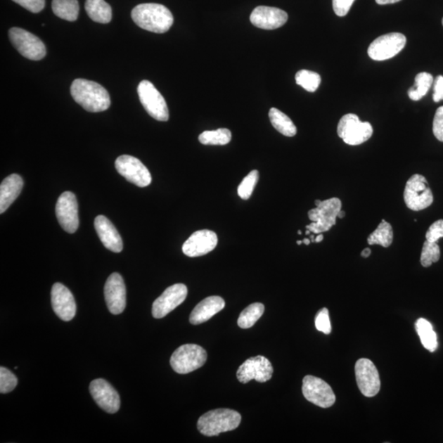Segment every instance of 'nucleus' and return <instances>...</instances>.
I'll return each instance as SVG.
<instances>
[{"label":"nucleus","instance_id":"obj_31","mask_svg":"<svg viewBox=\"0 0 443 443\" xmlns=\"http://www.w3.org/2000/svg\"><path fill=\"white\" fill-rule=\"evenodd\" d=\"M433 82V77L430 73L420 72L416 77V85L408 91V96L411 100L418 101L426 96Z\"/></svg>","mask_w":443,"mask_h":443},{"label":"nucleus","instance_id":"obj_20","mask_svg":"<svg viewBox=\"0 0 443 443\" xmlns=\"http://www.w3.org/2000/svg\"><path fill=\"white\" fill-rule=\"evenodd\" d=\"M218 244V236L213 231L200 230L192 234L182 245V251L188 257H199L214 250Z\"/></svg>","mask_w":443,"mask_h":443},{"label":"nucleus","instance_id":"obj_1","mask_svg":"<svg viewBox=\"0 0 443 443\" xmlns=\"http://www.w3.org/2000/svg\"><path fill=\"white\" fill-rule=\"evenodd\" d=\"M71 95L74 101L88 112H103L110 107V94L106 89L86 79H76L72 82Z\"/></svg>","mask_w":443,"mask_h":443},{"label":"nucleus","instance_id":"obj_3","mask_svg":"<svg viewBox=\"0 0 443 443\" xmlns=\"http://www.w3.org/2000/svg\"><path fill=\"white\" fill-rule=\"evenodd\" d=\"M240 421L241 416L238 411L217 409L204 413L197 422V428L205 436H218L222 432L236 430Z\"/></svg>","mask_w":443,"mask_h":443},{"label":"nucleus","instance_id":"obj_7","mask_svg":"<svg viewBox=\"0 0 443 443\" xmlns=\"http://www.w3.org/2000/svg\"><path fill=\"white\" fill-rule=\"evenodd\" d=\"M404 200L408 208L413 211L425 210L432 204V192L425 176L420 174L411 176L404 191Z\"/></svg>","mask_w":443,"mask_h":443},{"label":"nucleus","instance_id":"obj_6","mask_svg":"<svg viewBox=\"0 0 443 443\" xmlns=\"http://www.w3.org/2000/svg\"><path fill=\"white\" fill-rule=\"evenodd\" d=\"M373 127L368 122H361L357 115L348 113L339 121L338 134L349 146H359L373 135Z\"/></svg>","mask_w":443,"mask_h":443},{"label":"nucleus","instance_id":"obj_41","mask_svg":"<svg viewBox=\"0 0 443 443\" xmlns=\"http://www.w3.org/2000/svg\"><path fill=\"white\" fill-rule=\"evenodd\" d=\"M354 0H333L334 13L338 17H344L349 13Z\"/></svg>","mask_w":443,"mask_h":443},{"label":"nucleus","instance_id":"obj_51","mask_svg":"<svg viewBox=\"0 0 443 443\" xmlns=\"http://www.w3.org/2000/svg\"><path fill=\"white\" fill-rule=\"evenodd\" d=\"M297 233H298V234H299V235H300V234H302V231H300V230L297 231Z\"/></svg>","mask_w":443,"mask_h":443},{"label":"nucleus","instance_id":"obj_23","mask_svg":"<svg viewBox=\"0 0 443 443\" xmlns=\"http://www.w3.org/2000/svg\"><path fill=\"white\" fill-rule=\"evenodd\" d=\"M225 307L224 300L218 295H213L202 300L192 310L190 315V323L197 325L208 321L216 314Z\"/></svg>","mask_w":443,"mask_h":443},{"label":"nucleus","instance_id":"obj_9","mask_svg":"<svg viewBox=\"0 0 443 443\" xmlns=\"http://www.w3.org/2000/svg\"><path fill=\"white\" fill-rule=\"evenodd\" d=\"M138 96L143 107L155 120L166 122L169 120V108L165 98L149 81H142L137 88Z\"/></svg>","mask_w":443,"mask_h":443},{"label":"nucleus","instance_id":"obj_42","mask_svg":"<svg viewBox=\"0 0 443 443\" xmlns=\"http://www.w3.org/2000/svg\"><path fill=\"white\" fill-rule=\"evenodd\" d=\"M433 101L440 102L443 101V77L438 76L436 78L435 86H433Z\"/></svg>","mask_w":443,"mask_h":443},{"label":"nucleus","instance_id":"obj_12","mask_svg":"<svg viewBox=\"0 0 443 443\" xmlns=\"http://www.w3.org/2000/svg\"><path fill=\"white\" fill-rule=\"evenodd\" d=\"M118 174L139 187H146L151 184L152 177L149 170L141 161L131 155H121L115 161Z\"/></svg>","mask_w":443,"mask_h":443},{"label":"nucleus","instance_id":"obj_2","mask_svg":"<svg viewBox=\"0 0 443 443\" xmlns=\"http://www.w3.org/2000/svg\"><path fill=\"white\" fill-rule=\"evenodd\" d=\"M133 21L146 31L165 33L174 24V16L170 10L159 4H142L131 11Z\"/></svg>","mask_w":443,"mask_h":443},{"label":"nucleus","instance_id":"obj_30","mask_svg":"<svg viewBox=\"0 0 443 443\" xmlns=\"http://www.w3.org/2000/svg\"><path fill=\"white\" fill-rule=\"evenodd\" d=\"M264 312V305L261 303H254L246 307L240 313L238 320L240 328H250L262 316Z\"/></svg>","mask_w":443,"mask_h":443},{"label":"nucleus","instance_id":"obj_35","mask_svg":"<svg viewBox=\"0 0 443 443\" xmlns=\"http://www.w3.org/2000/svg\"><path fill=\"white\" fill-rule=\"evenodd\" d=\"M259 174L257 170H253L245 177L238 186V192L241 199L246 200L253 193L256 184L259 181Z\"/></svg>","mask_w":443,"mask_h":443},{"label":"nucleus","instance_id":"obj_39","mask_svg":"<svg viewBox=\"0 0 443 443\" xmlns=\"http://www.w3.org/2000/svg\"><path fill=\"white\" fill-rule=\"evenodd\" d=\"M432 131L437 139L443 142V106L438 108L435 113Z\"/></svg>","mask_w":443,"mask_h":443},{"label":"nucleus","instance_id":"obj_52","mask_svg":"<svg viewBox=\"0 0 443 443\" xmlns=\"http://www.w3.org/2000/svg\"><path fill=\"white\" fill-rule=\"evenodd\" d=\"M442 25H443V18H442Z\"/></svg>","mask_w":443,"mask_h":443},{"label":"nucleus","instance_id":"obj_45","mask_svg":"<svg viewBox=\"0 0 443 443\" xmlns=\"http://www.w3.org/2000/svg\"><path fill=\"white\" fill-rule=\"evenodd\" d=\"M323 240V235L322 233H319V235L317 236V238H315V241L314 243H321V241Z\"/></svg>","mask_w":443,"mask_h":443},{"label":"nucleus","instance_id":"obj_49","mask_svg":"<svg viewBox=\"0 0 443 443\" xmlns=\"http://www.w3.org/2000/svg\"><path fill=\"white\" fill-rule=\"evenodd\" d=\"M297 245H302L303 243V240H297Z\"/></svg>","mask_w":443,"mask_h":443},{"label":"nucleus","instance_id":"obj_17","mask_svg":"<svg viewBox=\"0 0 443 443\" xmlns=\"http://www.w3.org/2000/svg\"><path fill=\"white\" fill-rule=\"evenodd\" d=\"M90 392L97 405L110 413H115L120 408V397L110 383L98 378L90 384Z\"/></svg>","mask_w":443,"mask_h":443},{"label":"nucleus","instance_id":"obj_19","mask_svg":"<svg viewBox=\"0 0 443 443\" xmlns=\"http://www.w3.org/2000/svg\"><path fill=\"white\" fill-rule=\"evenodd\" d=\"M51 304L54 313L63 321H70L75 317L77 304L73 295L62 283H54L51 290Z\"/></svg>","mask_w":443,"mask_h":443},{"label":"nucleus","instance_id":"obj_47","mask_svg":"<svg viewBox=\"0 0 443 443\" xmlns=\"http://www.w3.org/2000/svg\"><path fill=\"white\" fill-rule=\"evenodd\" d=\"M310 243H312V241H310V240H309V239H307V238H304V239L303 240V243H304V244H305V245H309V244H310Z\"/></svg>","mask_w":443,"mask_h":443},{"label":"nucleus","instance_id":"obj_25","mask_svg":"<svg viewBox=\"0 0 443 443\" xmlns=\"http://www.w3.org/2000/svg\"><path fill=\"white\" fill-rule=\"evenodd\" d=\"M88 16L94 22L106 24L112 19V8L105 0H86L85 4Z\"/></svg>","mask_w":443,"mask_h":443},{"label":"nucleus","instance_id":"obj_27","mask_svg":"<svg viewBox=\"0 0 443 443\" xmlns=\"http://www.w3.org/2000/svg\"><path fill=\"white\" fill-rule=\"evenodd\" d=\"M416 331L423 347L435 352L438 347L437 334L433 330L432 324L425 319H418L416 323Z\"/></svg>","mask_w":443,"mask_h":443},{"label":"nucleus","instance_id":"obj_26","mask_svg":"<svg viewBox=\"0 0 443 443\" xmlns=\"http://www.w3.org/2000/svg\"><path fill=\"white\" fill-rule=\"evenodd\" d=\"M269 117L271 124L281 134L288 137H293L297 134V127L295 126L292 120L282 111L278 110V108H271Z\"/></svg>","mask_w":443,"mask_h":443},{"label":"nucleus","instance_id":"obj_34","mask_svg":"<svg viewBox=\"0 0 443 443\" xmlns=\"http://www.w3.org/2000/svg\"><path fill=\"white\" fill-rule=\"evenodd\" d=\"M440 255L439 245L437 243H430V241L426 240L423 245L420 257L421 264L423 267H430L432 263H436L439 260Z\"/></svg>","mask_w":443,"mask_h":443},{"label":"nucleus","instance_id":"obj_10","mask_svg":"<svg viewBox=\"0 0 443 443\" xmlns=\"http://www.w3.org/2000/svg\"><path fill=\"white\" fill-rule=\"evenodd\" d=\"M406 44V38L402 33H389L379 37L368 49V56L375 61L387 60L400 53Z\"/></svg>","mask_w":443,"mask_h":443},{"label":"nucleus","instance_id":"obj_36","mask_svg":"<svg viewBox=\"0 0 443 443\" xmlns=\"http://www.w3.org/2000/svg\"><path fill=\"white\" fill-rule=\"evenodd\" d=\"M17 385V377L8 368H0V392L5 394L12 392Z\"/></svg>","mask_w":443,"mask_h":443},{"label":"nucleus","instance_id":"obj_33","mask_svg":"<svg viewBox=\"0 0 443 443\" xmlns=\"http://www.w3.org/2000/svg\"><path fill=\"white\" fill-rule=\"evenodd\" d=\"M295 82H297V85L303 87L305 91L314 92L317 91L320 83H321V77L317 72L300 70L295 75Z\"/></svg>","mask_w":443,"mask_h":443},{"label":"nucleus","instance_id":"obj_11","mask_svg":"<svg viewBox=\"0 0 443 443\" xmlns=\"http://www.w3.org/2000/svg\"><path fill=\"white\" fill-rule=\"evenodd\" d=\"M302 392L308 402L321 408L331 407L336 402L332 387L317 377L307 375L304 378Z\"/></svg>","mask_w":443,"mask_h":443},{"label":"nucleus","instance_id":"obj_48","mask_svg":"<svg viewBox=\"0 0 443 443\" xmlns=\"http://www.w3.org/2000/svg\"><path fill=\"white\" fill-rule=\"evenodd\" d=\"M310 239H312V243H314L315 239H314V235H310Z\"/></svg>","mask_w":443,"mask_h":443},{"label":"nucleus","instance_id":"obj_13","mask_svg":"<svg viewBox=\"0 0 443 443\" xmlns=\"http://www.w3.org/2000/svg\"><path fill=\"white\" fill-rule=\"evenodd\" d=\"M274 368L269 359L263 356L251 357L241 364L236 377L243 383H248L251 380L265 383L272 378Z\"/></svg>","mask_w":443,"mask_h":443},{"label":"nucleus","instance_id":"obj_46","mask_svg":"<svg viewBox=\"0 0 443 443\" xmlns=\"http://www.w3.org/2000/svg\"><path fill=\"white\" fill-rule=\"evenodd\" d=\"M345 215H346V213H345V212L341 210H340V212H339V213L338 214V218L343 219Z\"/></svg>","mask_w":443,"mask_h":443},{"label":"nucleus","instance_id":"obj_50","mask_svg":"<svg viewBox=\"0 0 443 443\" xmlns=\"http://www.w3.org/2000/svg\"><path fill=\"white\" fill-rule=\"evenodd\" d=\"M310 233H312V231H310L309 230L307 229V233H305V234L309 235Z\"/></svg>","mask_w":443,"mask_h":443},{"label":"nucleus","instance_id":"obj_15","mask_svg":"<svg viewBox=\"0 0 443 443\" xmlns=\"http://www.w3.org/2000/svg\"><path fill=\"white\" fill-rule=\"evenodd\" d=\"M188 293L186 285L177 283L167 288L153 303L152 314L155 319H162L184 302Z\"/></svg>","mask_w":443,"mask_h":443},{"label":"nucleus","instance_id":"obj_16","mask_svg":"<svg viewBox=\"0 0 443 443\" xmlns=\"http://www.w3.org/2000/svg\"><path fill=\"white\" fill-rule=\"evenodd\" d=\"M56 216L59 224L68 233H74L79 226L78 205L76 195L65 191L58 197L56 204Z\"/></svg>","mask_w":443,"mask_h":443},{"label":"nucleus","instance_id":"obj_14","mask_svg":"<svg viewBox=\"0 0 443 443\" xmlns=\"http://www.w3.org/2000/svg\"><path fill=\"white\" fill-rule=\"evenodd\" d=\"M359 391L364 396L373 397L380 391L381 382L378 369L368 359H359L354 367Z\"/></svg>","mask_w":443,"mask_h":443},{"label":"nucleus","instance_id":"obj_5","mask_svg":"<svg viewBox=\"0 0 443 443\" xmlns=\"http://www.w3.org/2000/svg\"><path fill=\"white\" fill-rule=\"evenodd\" d=\"M207 352L195 344H186L177 348L170 359L174 371L180 374L189 373L204 366Z\"/></svg>","mask_w":443,"mask_h":443},{"label":"nucleus","instance_id":"obj_37","mask_svg":"<svg viewBox=\"0 0 443 443\" xmlns=\"http://www.w3.org/2000/svg\"><path fill=\"white\" fill-rule=\"evenodd\" d=\"M315 327L319 332L329 334L332 331L331 323H330L329 313L326 308H323L315 317Z\"/></svg>","mask_w":443,"mask_h":443},{"label":"nucleus","instance_id":"obj_40","mask_svg":"<svg viewBox=\"0 0 443 443\" xmlns=\"http://www.w3.org/2000/svg\"><path fill=\"white\" fill-rule=\"evenodd\" d=\"M13 1L34 13L41 12L46 5L44 0H13Z\"/></svg>","mask_w":443,"mask_h":443},{"label":"nucleus","instance_id":"obj_18","mask_svg":"<svg viewBox=\"0 0 443 443\" xmlns=\"http://www.w3.org/2000/svg\"><path fill=\"white\" fill-rule=\"evenodd\" d=\"M105 297L108 310L113 314L124 312L127 302L126 285L122 276L112 274L106 281Z\"/></svg>","mask_w":443,"mask_h":443},{"label":"nucleus","instance_id":"obj_22","mask_svg":"<svg viewBox=\"0 0 443 443\" xmlns=\"http://www.w3.org/2000/svg\"><path fill=\"white\" fill-rule=\"evenodd\" d=\"M96 233L105 248L120 253L123 249L122 240L115 226L105 216L98 215L95 219Z\"/></svg>","mask_w":443,"mask_h":443},{"label":"nucleus","instance_id":"obj_44","mask_svg":"<svg viewBox=\"0 0 443 443\" xmlns=\"http://www.w3.org/2000/svg\"><path fill=\"white\" fill-rule=\"evenodd\" d=\"M371 255V250L368 248H366L362 251L361 256L364 258H368L369 255Z\"/></svg>","mask_w":443,"mask_h":443},{"label":"nucleus","instance_id":"obj_8","mask_svg":"<svg viewBox=\"0 0 443 443\" xmlns=\"http://www.w3.org/2000/svg\"><path fill=\"white\" fill-rule=\"evenodd\" d=\"M9 39L13 46L22 56L38 61L46 56V48L41 39L26 30L13 27L9 30Z\"/></svg>","mask_w":443,"mask_h":443},{"label":"nucleus","instance_id":"obj_4","mask_svg":"<svg viewBox=\"0 0 443 443\" xmlns=\"http://www.w3.org/2000/svg\"><path fill=\"white\" fill-rule=\"evenodd\" d=\"M316 208L308 212L309 219L312 223L307 229L314 234L325 233L336 224L338 214L342 209V201L338 198L326 200H315Z\"/></svg>","mask_w":443,"mask_h":443},{"label":"nucleus","instance_id":"obj_21","mask_svg":"<svg viewBox=\"0 0 443 443\" xmlns=\"http://www.w3.org/2000/svg\"><path fill=\"white\" fill-rule=\"evenodd\" d=\"M288 15L283 10L267 6H259L253 10L250 20L255 27L264 30H274L288 22Z\"/></svg>","mask_w":443,"mask_h":443},{"label":"nucleus","instance_id":"obj_38","mask_svg":"<svg viewBox=\"0 0 443 443\" xmlns=\"http://www.w3.org/2000/svg\"><path fill=\"white\" fill-rule=\"evenodd\" d=\"M426 240L430 243H437L443 238V219L437 220L433 223L426 233Z\"/></svg>","mask_w":443,"mask_h":443},{"label":"nucleus","instance_id":"obj_32","mask_svg":"<svg viewBox=\"0 0 443 443\" xmlns=\"http://www.w3.org/2000/svg\"><path fill=\"white\" fill-rule=\"evenodd\" d=\"M231 140V133L226 128L216 131H205L199 136L201 144L205 146H225Z\"/></svg>","mask_w":443,"mask_h":443},{"label":"nucleus","instance_id":"obj_28","mask_svg":"<svg viewBox=\"0 0 443 443\" xmlns=\"http://www.w3.org/2000/svg\"><path fill=\"white\" fill-rule=\"evenodd\" d=\"M52 9L57 17L66 21L74 22L78 18L79 4L77 0H53Z\"/></svg>","mask_w":443,"mask_h":443},{"label":"nucleus","instance_id":"obj_29","mask_svg":"<svg viewBox=\"0 0 443 443\" xmlns=\"http://www.w3.org/2000/svg\"><path fill=\"white\" fill-rule=\"evenodd\" d=\"M367 241L368 244L371 245H380L383 246V248H389L393 241V230L392 225L383 219L376 230L369 235Z\"/></svg>","mask_w":443,"mask_h":443},{"label":"nucleus","instance_id":"obj_43","mask_svg":"<svg viewBox=\"0 0 443 443\" xmlns=\"http://www.w3.org/2000/svg\"><path fill=\"white\" fill-rule=\"evenodd\" d=\"M378 4L385 5V4H396L402 1V0H375Z\"/></svg>","mask_w":443,"mask_h":443},{"label":"nucleus","instance_id":"obj_24","mask_svg":"<svg viewBox=\"0 0 443 443\" xmlns=\"http://www.w3.org/2000/svg\"><path fill=\"white\" fill-rule=\"evenodd\" d=\"M23 180L18 174H12L6 177L0 186V213L8 209L15 200L21 193Z\"/></svg>","mask_w":443,"mask_h":443}]
</instances>
